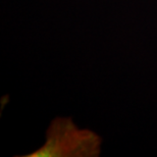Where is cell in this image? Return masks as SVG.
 Segmentation results:
<instances>
[{
	"mask_svg": "<svg viewBox=\"0 0 157 157\" xmlns=\"http://www.w3.org/2000/svg\"><path fill=\"white\" fill-rule=\"evenodd\" d=\"M101 144L95 132L78 128L70 117H56L46 132L45 144L21 157H98Z\"/></svg>",
	"mask_w": 157,
	"mask_h": 157,
	"instance_id": "obj_1",
	"label": "cell"
}]
</instances>
